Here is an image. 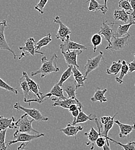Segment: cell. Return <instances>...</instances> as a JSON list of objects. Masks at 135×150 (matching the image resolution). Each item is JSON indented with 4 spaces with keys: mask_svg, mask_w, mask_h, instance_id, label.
I'll return each instance as SVG.
<instances>
[{
    "mask_svg": "<svg viewBox=\"0 0 135 150\" xmlns=\"http://www.w3.org/2000/svg\"><path fill=\"white\" fill-rule=\"evenodd\" d=\"M35 40L34 38H29L25 43L24 46H20L19 47L20 50H22V52L20 55L19 59L20 60L22 58L27 56V54L34 56L35 54H44L43 52H38L35 48Z\"/></svg>",
    "mask_w": 135,
    "mask_h": 150,
    "instance_id": "52a82bcc",
    "label": "cell"
},
{
    "mask_svg": "<svg viewBox=\"0 0 135 150\" xmlns=\"http://www.w3.org/2000/svg\"><path fill=\"white\" fill-rule=\"evenodd\" d=\"M134 57H135V54H134Z\"/></svg>",
    "mask_w": 135,
    "mask_h": 150,
    "instance_id": "c3c4849f",
    "label": "cell"
},
{
    "mask_svg": "<svg viewBox=\"0 0 135 150\" xmlns=\"http://www.w3.org/2000/svg\"><path fill=\"white\" fill-rule=\"evenodd\" d=\"M130 15L128 14L125 11L116 9L113 13V18L115 20L122 21L125 24L129 23Z\"/></svg>",
    "mask_w": 135,
    "mask_h": 150,
    "instance_id": "d4e9b609",
    "label": "cell"
},
{
    "mask_svg": "<svg viewBox=\"0 0 135 150\" xmlns=\"http://www.w3.org/2000/svg\"><path fill=\"white\" fill-rule=\"evenodd\" d=\"M28 144V143H22L19 147H18L17 150H26L25 148L27 145Z\"/></svg>",
    "mask_w": 135,
    "mask_h": 150,
    "instance_id": "f6af8a7d",
    "label": "cell"
},
{
    "mask_svg": "<svg viewBox=\"0 0 135 150\" xmlns=\"http://www.w3.org/2000/svg\"><path fill=\"white\" fill-rule=\"evenodd\" d=\"M117 114H118V112H116V114L112 117V119L111 120V121L108 124L104 125V131L102 132H101V125L99 124L98 120H97L96 121H95L97 126L98 127V133H99V136H103L104 137L108 136L109 132L110 131V130L112 128V127L115 124V118L116 117Z\"/></svg>",
    "mask_w": 135,
    "mask_h": 150,
    "instance_id": "44dd1931",
    "label": "cell"
},
{
    "mask_svg": "<svg viewBox=\"0 0 135 150\" xmlns=\"http://www.w3.org/2000/svg\"><path fill=\"white\" fill-rule=\"evenodd\" d=\"M6 27H7L6 20H3L0 23V50H6V51L10 52L13 55L14 59H16L17 57L16 54H15L14 51H13L10 49V47L8 45V44L6 40L5 37L4 32H5V29Z\"/></svg>",
    "mask_w": 135,
    "mask_h": 150,
    "instance_id": "4fadbf2b",
    "label": "cell"
},
{
    "mask_svg": "<svg viewBox=\"0 0 135 150\" xmlns=\"http://www.w3.org/2000/svg\"><path fill=\"white\" fill-rule=\"evenodd\" d=\"M44 136H45V134L44 133L32 134L30 133L20 132H19L16 130L13 134L14 139L8 142L7 145L8 146H10L12 144L20 143V142L29 143V142H32V140L38 139L41 137H44Z\"/></svg>",
    "mask_w": 135,
    "mask_h": 150,
    "instance_id": "3957f363",
    "label": "cell"
},
{
    "mask_svg": "<svg viewBox=\"0 0 135 150\" xmlns=\"http://www.w3.org/2000/svg\"><path fill=\"white\" fill-rule=\"evenodd\" d=\"M111 119H112V117H111V116H104L101 118L100 121L102 124L105 125V124H108L111 121Z\"/></svg>",
    "mask_w": 135,
    "mask_h": 150,
    "instance_id": "ab89813d",
    "label": "cell"
},
{
    "mask_svg": "<svg viewBox=\"0 0 135 150\" xmlns=\"http://www.w3.org/2000/svg\"><path fill=\"white\" fill-rule=\"evenodd\" d=\"M130 4L133 9V12L131 16L133 19H135V0H130Z\"/></svg>",
    "mask_w": 135,
    "mask_h": 150,
    "instance_id": "7bdbcfd3",
    "label": "cell"
},
{
    "mask_svg": "<svg viewBox=\"0 0 135 150\" xmlns=\"http://www.w3.org/2000/svg\"><path fill=\"white\" fill-rule=\"evenodd\" d=\"M16 120L13 117L7 118L0 116V132L8 130V129H15Z\"/></svg>",
    "mask_w": 135,
    "mask_h": 150,
    "instance_id": "d6986e66",
    "label": "cell"
},
{
    "mask_svg": "<svg viewBox=\"0 0 135 150\" xmlns=\"http://www.w3.org/2000/svg\"><path fill=\"white\" fill-rule=\"evenodd\" d=\"M62 88L68 96V98H77L76 90H77V83L74 79L67 80L63 85Z\"/></svg>",
    "mask_w": 135,
    "mask_h": 150,
    "instance_id": "2e32d148",
    "label": "cell"
},
{
    "mask_svg": "<svg viewBox=\"0 0 135 150\" xmlns=\"http://www.w3.org/2000/svg\"><path fill=\"white\" fill-rule=\"evenodd\" d=\"M110 145H108L107 143H106V144H105V146L103 147V150H111L109 147Z\"/></svg>",
    "mask_w": 135,
    "mask_h": 150,
    "instance_id": "bcb514c9",
    "label": "cell"
},
{
    "mask_svg": "<svg viewBox=\"0 0 135 150\" xmlns=\"http://www.w3.org/2000/svg\"><path fill=\"white\" fill-rule=\"evenodd\" d=\"M105 138L106 139L108 140L109 141H111L113 143L121 146V147L123 148L124 150H135V142H129L128 143L124 144L121 143L120 142H118L117 141L113 140V139L109 137V136L105 137Z\"/></svg>",
    "mask_w": 135,
    "mask_h": 150,
    "instance_id": "d6a6232c",
    "label": "cell"
},
{
    "mask_svg": "<svg viewBox=\"0 0 135 150\" xmlns=\"http://www.w3.org/2000/svg\"><path fill=\"white\" fill-rule=\"evenodd\" d=\"M89 2V5L88 7V11L89 12H96L100 11L102 13L105 15L108 11V8H106L104 5L99 4L96 0H89L86 2Z\"/></svg>",
    "mask_w": 135,
    "mask_h": 150,
    "instance_id": "cb8c5ba5",
    "label": "cell"
},
{
    "mask_svg": "<svg viewBox=\"0 0 135 150\" xmlns=\"http://www.w3.org/2000/svg\"><path fill=\"white\" fill-rule=\"evenodd\" d=\"M78 109H79L80 111H82V109L78 105H76V104H74V105H72L70 106L69 109H68L69 110L70 112H73L74 111H76Z\"/></svg>",
    "mask_w": 135,
    "mask_h": 150,
    "instance_id": "b9f144b4",
    "label": "cell"
},
{
    "mask_svg": "<svg viewBox=\"0 0 135 150\" xmlns=\"http://www.w3.org/2000/svg\"><path fill=\"white\" fill-rule=\"evenodd\" d=\"M61 53L64 57V60L68 66H73L77 68H79L77 63V57L82 53V50H73Z\"/></svg>",
    "mask_w": 135,
    "mask_h": 150,
    "instance_id": "7c38bea8",
    "label": "cell"
},
{
    "mask_svg": "<svg viewBox=\"0 0 135 150\" xmlns=\"http://www.w3.org/2000/svg\"><path fill=\"white\" fill-rule=\"evenodd\" d=\"M70 37L69 36L66 38L65 42L60 45V49L61 52H66L68 50H86L87 47L81 44L78 43L77 42L70 40Z\"/></svg>",
    "mask_w": 135,
    "mask_h": 150,
    "instance_id": "5bb4252c",
    "label": "cell"
},
{
    "mask_svg": "<svg viewBox=\"0 0 135 150\" xmlns=\"http://www.w3.org/2000/svg\"><path fill=\"white\" fill-rule=\"evenodd\" d=\"M54 21L59 24V29L56 35L57 39L60 40L62 42H64L67 37L70 36L71 33L70 29L64 24L61 21V17L57 16L54 19Z\"/></svg>",
    "mask_w": 135,
    "mask_h": 150,
    "instance_id": "30bf717a",
    "label": "cell"
},
{
    "mask_svg": "<svg viewBox=\"0 0 135 150\" xmlns=\"http://www.w3.org/2000/svg\"><path fill=\"white\" fill-rule=\"evenodd\" d=\"M129 72V67L127 62L124 60L122 61V67L120 72V76L116 78V82L120 84L123 83V78L127 76Z\"/></svg>",
    "mask_w": 135,
    "mask_h": 150,
    "instance_id": "f546056e",
    "label": "cell"
},
{
    "mask_svg": "<svg viewBox=\"0 0 135 150\" xmlns=\"http://www.w3.org/2000/svg\"><path fill=\"white\" fill-rule=\"evenodd\" d=\"M130 38L131 35L129 34L124 37L117 38L113 36L111 39V43L108 44L105 49L111 50L114 53L117 51L122 50L128 45Z\"/></svg>",
    "mask_w": 135,
    "mask_h": 150,
    "instance_id": "5b68a950",
    "label": "cell"
},
{
    "mask_svg": "<svg viewBox=\"0 0 135 150\" xmlns=\"http://www.w3.org/2000/svg\"><path fill=\"white\" fill-rule=\"evenodd\" d=\"M51 100L52 101L54 102V103L52 104V106L54 107L58 106L64 109H69L71 105L76 104L78 105L81 109L83 108V105L77 98H67L65 100H59L58 98H52Z\"/></svg>",
    "mask_w": 135,
    "mask_h": 150,
    "instance_id": "8fae6325",
    "label": "cell"
},
{
    "mask_svg": "<svg viewBox=\"0 0 135 150\" xmlns=\"http://www.w3.org/2000/svg\"><path fill=\"white\" fill-rule=\"evenodd\" d=\"M129 67V72L132 73L135 71V59L132 62L128 64Z\"/></svg>",
    "mask_w": 135,
    "mask_h": 150,
    "instance_id": "60d3db41",
    "label": "cell"
},
{
    "mask_svg": "<svg viewBox=\"0 0 135 150\" xmlns=\"http://www.w3.org/2000/svg\"><path fill=\"white\" fill-rule=\"evenodd\" d=\"M104 53L99 52V54L94 58H89L87 59L86 64L85 65V77L87 78L88 75L92 71L96 70L99 67L102 61L104 60Z\"/></svg>",
    "mask_w": 135,
    "mask_h": 150,
    "instance_id": "ba28073f",
    "label": "cell"
},
{
    "mask_svg": "<svg viewBox=\"0 0 135 150\" xmlns=\"http://www.w3.org/2000/svg\"><path fill=\"white\" fill-rule=\"evenodd\" d=\"M58 56L57 54H54L50 59H48L47 57L43 56L41 59V65L36 71L32 72L31 76L34 77L36 75H40L41 79L52 73L58 72L60 69L57 65V60Z\"/></svg>",
    "mask_w": 135,
    "mask_h": 150,
    "instance_id": "6da1fadb",
    "label": "cell"
},
{
    "mask_svg": "<svg viewBox=\"0 0 135 150\" xmlns=\"http://www.w3.org/2000/svg\"><path fill=\"white\" fill-rule=\"evenodd\" d=\"M73 66H68V68L63 73L60 80L57 83L58 86L62 87L63 84L73 75Z\"/></svg>",
    "mask_w": 135,
    "mask_h": 150,
    "instance_id": "1f68e13d",
    "label": "cell"
},
{
    "mask_svg": "<svg viewBox=\"0 0 135 150\" xmlns=\"http://www.w3.org/2000/svg\"><path fill=\"white\" fill-rule=\"evenodd\" d=\"M54 96L59 100H65L67 98L64 96L63 94V90L62 87L58 86V84L56 83L53 87L51 88V91L47 94L43 95L40 99V103H43L45 99V98H50L51 96Z\"/></svg>",
    "mask_w": 135,
    "mask_h": 150,
    "instance_id": "9a60e30c",
    "label": "cell"
},
{
    "mask_svg": "<svg viewBox=\"0 0 135 150\" xmlns=\"http://www.w3.org/2000/svg\"><path fill=\"white\" fill-rule=\"evenodd\" d=\"M104 5L106 8H108L107 7V2H108V0H104Z\"/></svg>",
    "mask_w": 135,
    "mask_h": 150,
    "instance_id": "7dc6e473",
    "label": "cell"
},
{
    "mask_svg": "<svg viewBox=\"0 0 135 150\" xmlns=\"http://www.w3.org/2000/svg\"><path fill=\"white\" fill-rule=\"evenodd\" d=\"M118 7L125 11L130 15L133 12V9L131 5L129 0H120L118 2Z\"/></svg>",
    "mask_w": 135,
    "mask_h": 150,
    "instance_id": "836d02e7",
    "label": "cell"
},
{
    "mask_svg": "<svg viewBox=\"0 0 135 150\" xmlns=\"http://www.w3.org/2000/svg\"><path fill=\"white\" fill-rule=\"evenodd\" d=\"M106 143V139L103 136H99L97 139L96 144L97 147L100 148H103V147L105 146Z\"/></svg>",
    "mask_w": 135,
    "mask_h": 150,
    "instance_id": "f35d334b",
    "label": "cell"
},
{
    "mask_svg": "<svg viewBox=\"0 0 135 150\" xmlns=\"http://www.w3.org/2000/svg\"><path fill=\"white\" fill-rule=\"evenodd\" d=\"M20 87L22 91L23 95H24V102L25 103H27L28 100H30L31 96H30V90L29 88V87L28 86V84L27 83V81L24 77L22 76V77L20 79Z\"/></svg>",
    "mask_w": 135,
    "mask_h": 150,
    "instance_id": "484cf974",
    "label": "cell"
},
{
    "mask_svg": "<svg viewBox=\"0 0 135 150\" xmlns=\"http://www.w3.org/2000/svg\"><path fill=\"white\" fill-rule=\"evenodd\" d=\"M108 90L106 88L104 90H101L100 88H97L93 97L91 98V101L93 103L96 102H99L101 103L103 102H106L108 101L107 98L105 96V94L107 92Z\"/></svg>",
    "mask_w": 135,
    "mask_h": 150,
    "instance_id": "4316f807",
    "label": "cell"
},
{
    "mask_svg": "<svg viewBox=\"0 0 135 150\" xmlns=\"http://www.w3.org/2000/svg\"><path fill=\"white\" fill-rule=\"evenodd\" d=\"M132 25L134 24L132 23H129L124 25H119L114 36L117 38L124 37L126 36L128 34V31Z\"/></svg>",
    "mask_w": 135,
    "mask_h": 150,
    "instance_id": "83f0119b",
    "label": "cell"
},
{
    "mask_svg": "<svg viewBox=\"0 0 135 150\" xmlns=\"http://www.w3.org/2000/svg\"><path fill=\"white\" fill-rule=\"evenodd\" d=\"M48 1V0H40L37 5L35 6V9L39 12L40 14L43 15L44 13V8L47 4Z\"/></svg>",
    "mask_w": 135,
    "mask_h": 150,
    "instance_id": "74e56055",
    "label": "cell"
},
{
    "mask_svg": "<svg viewBox=\"0 0 135 150\" xmlns=\"http://www.w3.org/2000/svg\"><path fill=\"white\" fill-rule=\"evenodd\" d=\"M91 42L93 45V52H96L97 48L98 46L101 45L102 43V37L99 34H96L93 35L91 39Z\"/></svg>",
    "mask_w": 135,
    "mask_h": 150,
    "instance_id": "e575fe53",
    "label": "cell"
},
{
    "mask_svg": "<svg viewBox=\"0 0 135 150\" xmlns=\"http://www.w3.org/2000/svg\"><path fill=\"white\" fill-rule=\"evenodd\" d=\"M7 130L0 132V150H6L7 143H6V134Z\"/></svg>",
    "mask_w": 135,
    "mask_h": 150,
    "instance_id": "8d00e7d4",
    "label": "cell"
},
{
    "mask_svg": "<svg viewBox=\"0 0 135 150\" xmlns=\"http://www.w3.org/2000/svg\"><path fill=\"white\" fill-rule=\"evenodd\" d=\"M80 112V111L79 109H78V110H76V111H74V112H71V114H72V115H73V117H74V120H73V121H74V120H76V118H77V117L78 116V115H79Z\"/></svg>",
    "mask_w": 135,
    "mask_h": 150,
    "instance_id": "ee69618b",
    "label": "cell"
},
{
    "mask_svg": "<svg viewBox=\"0 0 135 150\" xmlns=\"http://www.w3.org/2000/svg\"><path fill=\"white\" fill-rule=\"evenodd\" d=\"M115 24V23L114 22L109 23L108 21H104L100 28V30L98 33L104 37L105 39L108 42V44L111 43V39L115 35L113 32Z\"/></svg>",
    "mask_w": 135,
    "mask_h": 150,
    "instance_id": "9c48e42d",
    "label": "cell"
},
{
    "mask_svg": "<svg viewBox=\"0 0 135 150\" xmlns=\"http://www.w3.org/2000/svg\"><path fill=\"white\" fill-rule=\"evenodd\" d=\"M0 88L4 89L8 91L12 92L15 95H17L18 94V89L15 88L14 87H12V86H9L8 84H7L5 81H3L2 79L0 78Z\"/></svg>",
    "mask_w": 135,
    "mask_h": 150,
    "instance_id": "d590c367",
    "label": "cell"
},
{
    "mask_svg": "<svg viewBox=\"0 0 135 150\" xmlns=\"http://www.w3.org/2000/svg\"><path fill=\"white\" fill-rule=\"evenodd\" d=\"M22 75L23 77H24V78L25 79V80L27 81V83L28 84V86L29 87L31 93H33L36 97V98H35V99H31L30 100H28L27 103H28L29 106H30L31 103H32V102H37L39 104H41L40 99H41V96L43 95L44 94L40 91V88L39 84L38 83H36L34 80L31 79L30 78V77L27 74L26 72L23 71L22 73Z\"/></svg>",
    "mask_w": 135,
    "mask_h": 150,
    "instance_id": "277c9868",
    "label": "cell"
},
{
    "mask_svg": "<svg viewBox=\"0 0 135 150\" xmlns=\"http://www.w3.org/2000/svg\"><path fill=\"white\" fill-rule=\"evenodd\" d=\"M13 108L17 111H22L25 114H27L29 117H31L32 119H34L38 122L40 121L46 122L48 120V118L44 116L39 110H37L35 108L28 109L24 108L22 106L19 102H16L14 105Z\"/></svg>",
    "mask_w": 135,
    "mask_h": 150,
    "instance_id": "8992f818",
    "label": "cell"
},
{
    "mask_svg": "<svg viewBox=\"0 0 135 150\" xmlns=\"http://www.w3.org/2000/svg\"></svg>",
    "mask_w": 135,
    "mask_h": 150,
    "instance_id": "681fc988",
    "label": "cell"
},
{
    "mask_svg": "<svg viewBox=\"0 0 135 150\" xmlns=\"http://www.w3.org/2000/svg\"><path fill=\"white\" fill-rule=\"evenodd\" d=\"M52 40L51 37V34L49 33L47 35H46L45 37L42 38L41 39H40L39 41L36 43L35 45V48L36 50L38 52H40L39 50L44 46H47L51 41Z\"/></svg>",
    "mask_w": 135,
    "mask_h": 150,
    "instance_id": "4dcf8cb0",
    "label": "cell"
},
{
    "mask_svg": "<svg viewBox=\"0 0 135 150\" xmlns=\"http://www.w3.org/2000/svg\"><path fill=\"white\" fill-rule=\"evenodd\" d=\"M72 71L74 79L77 83V89L85 87V81L87 80V78L85 77L76 67H73Z\"/></svg>",
    "mask_w": 135,
    "mask_h": 150,
    "instance_id": "603a6c76",
    "label": "cell"
},
{
    "mask_svg": "<svg viewBox=\"0 0 135 150\" xmlns=\"http://www.w3.org/2000/svg\"><path fill=\"white\" fill-rule=\"evenodd\" d=\"M122 67V61L118 60L117 62H113L110 68L106 69V74L108 75H116L120 72Z\"/></svg>",
    "mask_w": 135,
    "mask_h": 150,
    "instance_id": "f1b7e54d",
    "label": "cell"
},
{
    "mask_svg": "<svg viewBox=\"0 0 135 150\" xmlns=\"http://www.w3.org/2000/svg\"><path fill=\"white\" fill-rule=\"evenodd\" d=\"M34 121L35 120L34 119L29 120L28 115L24 114L21 116L17 121H16L15 129L22 133H30L31 132H35L36 134H40V132L34 129L32 127V124Z\"/></svg>",
    "mask_w": 135,
    "mask_h": 150,
    "instance_id": "7a4b0ae2",
    "label": "cell"
},
{
    "mask_svg": "<svg viewBox=\"0 0 135 150\" xmlns=\"http://www.w3.org/2000/svg\"><path fill=\"white\" fill-rule=\"evenodd\" d=\"M84 135L88 139V142L86 143V146H89L91 145L90 150H93L94 149V145L96 144L97 140L99 137V133L93 127H91L90 131L85 133Z\"/></svg>",
    "mask_w": 135,
    "mask_h": 150,
    "instance_id": "ffe728a7",
    "label": "cell"
},
{
    "mask_svg": "<svg viewBox=\"0 0 135 150\" xmlns=\"http://www.w3.org/2000/svg\"><path fill=\"white\" fill-rule=\"evenodd\" d=\"M97 119L96 115L93 114H90L89 115H86L84 112L82 111H80L79 112V114L76 118V120L73 121V122L71 123L72 125H76L78 124H81V123H84L88 121H96Z\"/></svg>",
    "mask_w": 135,
    "mask_h": 150,
    "instance_id": "7402d4cb",
    "label": "cell"
},
{
    "mask_svg": "<svg viewBox=\"0 0 135 150\" xmlns=\"http://www.w3.org/2000/svg\"><path fill=\"white\" fill-rule=\"evenodd\" d=\"M83 128L82 126H76L69 123L67 126L62 129H60V131L63 133L68 137H74L76 140H77L76 136L79 132L83 131Z\"/></svg>",
    "mask_w": 135,
    "mask_h": 150,
    "instance_id": "ac0fdd59",
    "label": "cell"
},
{
    "mask_svg": "<svg viewBox=\"0 0 135 150\" xmlns=\"http://www.w3.org/2000/svg\"><path fill=\"white\" fill-rule=\"evenodd\" d=\"M115 123L118 125L120 128V133L118 134L120 138L123 139L128 136L132 132L135 130V122L132 125H129L122 124L118 120H115Z\"/></svg>",
    "mask_w": 135,
    "mask_h": 150,
    "instance_id": "e0dca14e",
    "label": "cell"
}]
</instances>
